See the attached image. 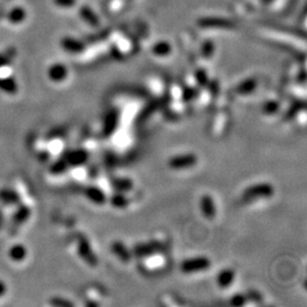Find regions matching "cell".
I'll use <instances>...</instances> for the list:
<instances>
[{
    "mask_svg": "<svg viewBox=\"0 0 307 307\" xmlns=\"http://www.w3.org/2000/svg\"><path fill=\"white\" fill-rule=\"evenodd\" d=\"M236 278V273L231 269H224L218 272L216 276V284L221 288H228L231 287Z\"/></svg>",
    "mask_w": 307,
    "mask_h": 307,
    "instance_id": "obj_10",
    "label": "cell"
},
{
    "mask_svg": "<svg viewBox=\"0 0 307 307\" xmlns=\"http://www.w3.org/2000/svg\"><path fill=\"white\" fill-rule=\"evenodd\" d=\"M25 18H26V11L22 7L13 8L8 14V19L13 24H19L23 22Z\"/></svg>",
    "mask_w": 307,
    "mask_h": 307,
    "instance_id": "obj_16",
    "label": "cell"
},
{
    "mask_svg": "<svg viewBox=\"0 0 307 307\" xmlns=\"http://www.w3.org/2000/svg\"><path fill=\"white\" fill-rule=\"evenodd\" d=\"M119 124V114L117 111L113 110L111 111L105 118L104 124H102L101 134L104 137H111L115 131L117 130Z\"/></svg>",
    "mask_w": 307,
    "mask_h": 307,
    "instance_id": "obj_6",
    "label": "cell"
},
{
    "mask_svg": "<svg viewBox=\"0 0 307 307\" xmlns=\"http://www.w3.org/2000/svg\"><path fill=\"white\" fill-rule=\"evenodd\" d=\"M199 207L202 215L209 220H212L216 217L217 215V207L214 198L209 195L205 194L201 197L200 202H199Z\"/></svg>",
    "mask_w": 307,
    "mask_h": 307,
    "instance_id": "obj_5",
    "label": "cell"
},
{
    "mask_svg": "<svg viewBox=\"0 0 307 307\" xmlns=\"http://www.w3.org/2000/svg\"><path fill=\"white\" fill-rule=\"evenodd\" d=\"M160 249V245H153L152 243H141L137 244L133 249V255L136 258H147L151 257Z\"/></svg>",
    "mask_w": 307,
    "mask_h": 307,
    "instance_id": "obj_8",
    "label": "cell"
},
{
    "mask_svg": "<svg viewBox=\"0 0 307 307\" xmlns=\"http://www.w3.org/2000/svg\"><path fill=\"white\" fill-rule=\"evenodd\" d=\"M54 3L62 8H71L75 5L76 0H54Z\"/></svg>",
    "mask_w": 307,
    "mask_h": 307,
    "instance_id": "obj_21",
    "label": "cell"
},
{
    "mask_svg": "<svg viewBox=\"0 0 307 307\" xmlns=\"http://www.w3.org/2000/svg\"><path fill=\"white\" fill-rule=\"evenodd\" d=\"M5 292H6L5 285L3 283H1V281H0V296L3 295Z\"/></svg>",
    "mask_w": 307,
    "mask_h": 307,
    "instance_id": "obj_23",
    "label": "cell"
},
{
    "mask_svg": "<svg viewBox=\"0 0 307 307\" xmlns=\"http://www.w3.org/2000/svg\"><path fill=\"white\" fill-rule=\"evenodd\" d=\"M279 110V105L276 101H268L267 104L263 107V112L266 115H273L276 114Z\"/></svg>",
    "mask_w": 307,
    "mask_h": 307,
    "instance_id": "obj_19",
    "label": "cell"
},
{
    "mask_svg": "<svg viewBox=\"0 0 307 307\" xmlns=\"http://www.w3.org/2000/svg\"><path fill=\"white\" fill-rule=\"evenodd\" d=\"M112 206L116 209H124L130 205V200L122 192H115L108 198Z\"/></svg>",
    "mask_w": 307,
    "mask_h": 307,
    "instance_id": "obj_13",
    "label": "cell"
},
{
    "mask_svg": "<svg viewBox=\"0 0 307 307\" xmlns=\"http://www.w3.org/2000/svg\"><path fill=\"white\" fill-rule=\"evenodd\" d=\"M85 196L93 203L96 205H104L108 201L106 192L96 185H89L84 190Z\"/></svg>",
    "mask_w": 307,
    "mask_h": 307,
    "instance_id": "obj_7",
    "label": "cell"
},
{
    "mask_svg": "<svg viewBox=\"0 0 307 307\" xmlns=\"http://www.w3.org/2000/svg\"><path fill=\"white\" fill-rule=\"evenodd\" d=\"M197 162L198 157L193 153H184V154L172 156L168 160V166L173 170H183L192 168L197 164Z\"/></svg>",
    "mask_w": 307,
    "mask_h": 307,
    "instance_id": "obj_3",
    "label": "cell"
},
{
    "mask_svg": "<svg viewBox=\"0 0 307 307\" xmlns=\"http://www.w3.org/2000/svg\"><path fill=\"white\" fill-rule=\"evenodd\" d=\"M78 253L80 258L83 259L91 267H96L97 265V258L94 252L89 240L85 236H81L78 240Z\"/></svg>",
    "mask_w": 307,
    "mask_h": 307,
    "instance_id": "obj_4",
    "label": "cell"
},
{
    "mask_svg": "<svg viewBox=\"0 0 307 307\" xmlns=\"http://www.w3.org/2000/svg\"><path fill=\"white\" fill-rule=\"evenodd\" d=\"M48 76L51 81H53L55 83H60V82H63L67 78L68 70L65 65L56 63L49 68Z\"/></svg>",
    "mask_w": 307,
    "mask_h": 307,
    "instance_id": "obj_11",
    "label": "cell"
},
{
    "mask_svg": "<svg viewBox=\"0 0 307 307\" xmlns=\"http://www.w3.org/2000/svg\"><path fill=\"white\" fill-rule=\"evenodd\" d=\"M211 267V261L207 257H194L184 260L180 265V269L183 273L189 274L194 272H200L209 269Z\"/></svg>",
    "mask_w": 307,
    "mask_h": 307,
    "instance_id": "obj_2",
    "label": "cell"
},
{
    "mask_svg": "<svg viewBox=\"0 0 307 307\" xmlns=\"http://www.w3.org/2000/svg\"><path fill=\"white\" fill-rule=\"evenodd\" d=\"M247 301H248V296L246 294L236 293L231 297V299H230V304L236 307H240V306L245 305Z\"/></svg>",
    "mask_w": 307,
    "mask_h": 307,
    "instance_id": "obj_18",
    "label": "cell"
},
{
    "mask_svg": "<svg viewBox=\"0 0 307 307\" xmlns=\"http://www.w3.org/2000/svg\"><path fill=\"white\" fill-rule=\"evenodd\" d=\"M0 90L9 95H15L18 91L17 83L11 77L0 78Z\"/></svg>",
    "mask_w": 307,
    "mask_h": 307,
    "instance_id": "obj_14",
    "label": "cell"
},
{
    "mask_svg": "<svg viewBox=\"0 0 307 307\" xmlns=\"http://www.w3.org/2000/svg\"><path fill=\"white\" fill-rule=\"evenodd\" d=\"M274 194V187L269 182L255 183L247 187L243 192L245 201H255L260 199H269Z\"/></svg>",
    "mask_w": 307,
    "mask_h": 307,
    "instance_id": "obj_1",
    "label": "cell"
},
{
    "mask_svg": "<svg viewBox=\"0 0 307 307\" xmlns=\"http://www.w3.org/2000/svg\"><path fill=\"white\" fill-rule=\"evenodd\" d=\"M8 253H9L11 261L20 263L24 261L25 257H26V254H27V251H26V249H25L22 245H15L10 248Z\"/></svg>",
    "mask_w": 307,
    "mask_h": 307,
    "instance_id": "obj_15",
    "label": "cell"
},
{
    "mask_svg": "<svg viewBox=\"0 0 307 307\" xmlns=\"http://www.w3.org/2000/svg\"><path fill=\"white\" fill-rule=\"evenodd\" d=\"M112 186L117 191V192H129L134 188V182L130 178L125 177H116L113 179Z\"/></svg>",
    "mask_w": 307,
    "mask_h": 307,
    "instance_id": "obj_12",
    "label": "cell"
},
{
    "mask_svg": "<svg viewBox=\"0 0 307 307\" xmlns=\"http://www.w3.org/2000/svg\"><path fill=\"white\" fill-rule=\"evenodd\" d=\"M112 252L122 263H130L133 259V253L122 242L115 241L111 245Z\"/></svg>",
    "mask_w": 307,
    "mask_h": 307,
    "instance_id": "obj_9",
    "label": "cell"
},
{
    "mask_svg": "<svg viewBox=\"0 0 307 307\" xmlns=\"http://www.w3.org/2000/svg\"><path fill=\"white\" fill-rule=\"evenodd\" d=\"M81 15H82L85 19H87L88 22H90V23H92V24H95L96 21L95 15H94V14L90 11V9L87 8V7H84V8L81 9Z\"/></svg>",
    "mask_w": 307,
    "mask_h": 307,
    "instance_id": "obj_20",
    "label": "cell"
},
{
    "mask_svg": "<svg viewBox=\"0 0 307 307\" xmlns=\"http://www.w3.org/2000/svg\"><path fill=\"white\" fill-rule=\"evenodd\" d=\"M62 46L64 47V49L69 51V52H74V53L79 52V51H81L83 48L82 44L79 41H77L70 37L64 38L62 40Z\"/></svg>",
    "mask_w": 307,
    "mask_h": 307,
    "instance_id": "obj_17",
    "label": "cell"
},
{
    "mask_svg": "<svg viewBox=\"0 0 307 307\" xmlns=\"http://www.w3.org/2000/svg\"><path fill=\"white\" fill-rule=\"evenodd\" d=\"M8 63H9V61H8V59L5 56L0 55V67H2V66H4V65H6Z\"/></svg>",
    "mask_w": 307,
    "mask_h": 307,
    "instance_id": "obj_22",
    "label": "cell"
}]
</instances>
